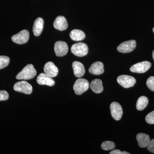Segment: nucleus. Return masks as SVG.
<instances>
[{"instance_id":"nucleus-1","label":"nucleus","mask_w":154,"mask_h":154,"mask_svg":"<svg viewBox=\"0 0 154 154\" xmlns=\"http://www.w3.org/2000/svg\"><path fill=\"white\" fill-rule=\"evenodd\" d=\"M36 75V69L32 64H28L17 75L18 80H30L33 79Z\"/></svg>"},{"instance_id":"nucleus-2","label":"nucleus","mask_w":154,"mask_h":154,"mask_svg":"<svg viewBox=\"0 0 154 154\" xmlns=\"http://www.w3.org/2000/svg\"><path fill=\"white\" fill-rule=\"evenodd\" d=\"M90 87L88 80L84 79H79L75 82L73 86L75 93L77 95H81L88 91Z\"/></svg>"},{"instance_id":"nucleus-3","label":"nucleus","mask_w":154,"mask_h":154,"mask_svg":"<svg viewBox=\"0 0 154 154\" xmlns=\"http://www.w3.org/2000/svg\"><path fill=\"white\" fill-rule=\"evenodd\" d=\"M71 50L75 55L79 57H82L88 54V47L85 43L79 42V43H75L73 45Z\"/></svg>"},{"instance_id":"nucleus-4","label":"nucleus","mask_w":154,"mask_h":154,"mask_svg":"<svg viewBox=\"0 0 154 154\" xmlns=\"http://www.w3.org/2000/svg\"><path fill=\"white\" fill-rule=\"evenodd\" d=\"M117 82L122 87L125 88H129L133 87L136 82L133 77L128 75H121L117 78Z\"/></svg>"},{"instance_id":"nucleus-5","label":"nucleus","mask_w":154,"mask_h":154,"mask_svg":"<svg viewBox=\"0 0 154 154\" xmlns=\"http://www.w3.org/2000/svg\"><path fill=\"white\" fill-rule=\"evenodd\" d=\"M14 90L17 92L23 93L25 94H30L32 92V87L26 81H21L15 84Z\"/></svg>"},{"instance_id":"nucleus-6","label":"nucleus","mask_w":154,"mask_h":154,"mask_svg":"<svg viewBox=\"0 0 154 154\" xmlns=\"http://www.w3.org/2000/svg\"><path fill=\"white\" fill-rule=\"evenodd\" d=\"M151 63L147 61L141 62L134 65L130 68V71L132 72L143 73L150 68Z\"/></svg>"},{"instance_id":"nucleus-7","label":"nucleus","mask_w":154,"mask_h":154,"mask_svg":"<svg viewBox=\"0 0 154 154\" xmlns=\"http://www.w3.org/2000/svg\"><path fill=\"white\" fill-rule=\"evenodd\" d=\"M29 36V31L27 30H23L12 36V40L17 44H24L28 41Z\"/></svg>"},{"instance_id":"nucleus-8","label":"nucleus","mask_w":154,"mask_h":154,"mask_svg":"<svg viewBox=\"0 0 154 154\" xmlns=\"http://www.w3.org/2000/svg\"><path fill=\"white\" fill-rule=\"evenodd\" d=\"M110 112L112 117L116 121L121 119L123 114L122 107L119 103L116 102H113L110 104Z\"/></svg>"},{"instance_id":"nucleus-9","label":"nucleus","mask_w":154,"mask_h":154,"mask_svg":"<svg viewBox=\"0 0 154 154\" xmlns=\"http://www.w3.org/2000/svg\"><path fill=\"white\" fill-rule=\"evenodd\" d=\"M136 47L135 40H131L124 42L117 47V49L119 52L122 53H127L131 52Z\"/></svg>"},{"instance_id":"nucleus-10","label":"nucleus","mask_w":154,"mask_h":154,"mask_svg":"<svg viewBox=\"0 0 154 154\" xmlns=\"http://www.w3.org/2000/svg\"><path fill=\"white\" fill-rule=\"evenodd\" d=\"M68 50V45L65 42L57 41L54 44V51L57 56L63 57L66 55Z\"/></svg>"},{"instance_id":"nucleus-11","label":"nucleus","mask_w":154,"mask_h":154,"mask_svg":"<svg viewBox=\"0 0 154 154\" xmlns=\"http://www.w3.org/2000/svg\"><path fill=\"white\" fill-rule=\"evenodd\" d=\"M44 71L48 76L54 78L57 75L58 69L52 62H48L45 65Z\"/></svg>"},{"instance_id":"nucleus-12","label":"nucleus","mask_w":154,"mask_h":154,"mask_svg":"<svg viewBox=\"0 0 154 154\" xmlns=\"http://www.w3.org/2000/svg\"><path fill=\"white\" fill-rule=\"evenodd\" d=\"M36 81L38 84L42 85H47L52 87L55 84V82L52 78L48 76L45 73H42L38 75Z\"/></svg>"},{"instance_id":"nucleus-13","label":"nucleus","mask_w":154,"mask_h":154,"mask_svg":"<svg viewBox=\"0 0 154 154\" xmlns=\"http://www.w3.org/2000/svg\"><path fill=\"white\" fill-rule=\"evenodd\" d=\"M53 25L55 29L60 31L66 30L68 26L67 21L63 16H59L57 17L54 22Z\"/></svg>"},{"instance_id":"nucleus-14","label":"nucleus","mask_w":154,"mask_h":154,"mask_svg":"<svg viewBox=\"0 0 154 154\" xmlns=\"http://www.w3.org/2000/svg\"><path fill=\"white\" fill-rule=\"evenodd\" d=\"M89 71L92 74L100 75L104 73V65L101 62H96L91 65L89 69Z\"/></svg>"},{"instance_id":"nucleus-15","label":"nucleus","mask_w":154,"mask_h":154,"mask_svg":"<svg viewBox=\"0 0 154 154\" xmlns=\"http://www.w3.org/2000/svg\"><path fill=\"white\" fill-rule=\"evenodd\" d=\"M44 26V20L42 18L38 17L35 20L33 24V32L35 36H39L42 32Z\"/></svg>"},{"instance_id":"nucleus-16","label":"nucleus","mask_w":154,"mask_h":154,"mask_svg":"<svg viewBox=\"0 0 154 154\" xmlns=\"http://www.w3.org/2000/svg\"><path fill=\"white\" fill-rule=\"evenodd\" d=\"M72 68L75 75L77 78H81L85 75V67L80 62H74L72 63Z\"/></svg>"},{"instance_id":"nucleus-17","label":"nucleus","mask_w":154,"mask_h":154,"mask_svg":"<svg viewBox=\"0 0 154 154\" xmlns=\"http://www.w3.org/2000/svg\"><path fill=\"white\" fill-rule=\"evenodd\" d=\"M138 145L141 148L147 147L150 141L148 135L144 133H139L136 136Z\"/></svg>"},{"instance_id":"nucleus-18","label":"nucleus","mask_w":154,"mask_h":154,"mask_svg":"<svg viewBox=\"0 0 154 154\" xmlns=\"http://www.w3.org/2000/svg\"><path fill=\"white\" fill-rule=\"evenodd\" d=\"M90 87L92 91L96 94H100L103 91L102 81L99 79H96L92 81Z\"/></svg>"},{"instance_id":"nucleus-19","label":"nucleus","mask_w":154,"mask_h":154,"mask_svg":"<svg viewBox=\"0 0 154 154\" xmlns=\"http://www.w3.org/2000/svg\"><path fill=\"white\" fill-rule=\"evenodd\" d=\"M70 37L74 41H82L85 38V34L82 30L75 29L70 33Z\"/></svg>"},{"instance_id":"nucleus-20","label":"nucleus","mask_w":154,"mask_h":154,"mask_svg":"<svg viewBox=\"0 0 154 154\" xmlns=\"http://www.w3.org/2000/svg\"><path fill=\"white\" fill-rule=\"evenodd\" d=\"M149 103V100L146 97L141 96L138 99L136 104V107L138 110H143L147 107Z\"/></svg>"},{"instance_id":"nucleus-21","label":"nucleus","mask_w":154,"mask_h":154,"mask_svg":"<svg viewBox=\"0 0 154 154\" xmlns=\"http://www.w3.org/2000/svg\"><path fill=\"white\" fill-rule=\"evenodd\" d=\"M101 147L104 150L109 151L115 148V144L113 142L106 141L102 143Z\"/></svg>"},{"instance_id":"nucleus-22","label":"nucleus","mask_w":154,"mask_h":154,"mask_svg":"<svg viewBox=\"0 0 154 154\" xmlns=\"http://www.w3.org/2000/svg\"><path fill=\"white\" fill-rule=\"evenodd\" d=\"M10 59L8 57L0 56V69L5 68L8 65Z\"/></svg>"},{"instance_id":"nucleus-23","label":"nucleus","mask_w":154,"mask_h":154,"mask_svg":"<svg viewBox=\"0 0 154 154\" xmlns=\"http://www.w3.org/2000/svg\"><path fill=\"white\" fill-rule=\"evenodd\" d=\"M145 120L149 124H154V110L146 115Z\"/></svg>"},{"instance_id":"nucleus-24","label":"nucleus","mask_w":154,"mask_h":154,"mask_svg":"<svg viewBox=\"0 0 154 154\" xmlns=\"http://www.w3.org/2000/svg\"><path fill=\"white\" fill-rule=\"evenodd\" d=\"M146 85L148 88L152 91L154 92V77L151 76L146 81Z\"/></svg>"},{"instance_id":"nucleus-25","label":"nucleus","mask_w":154,"mask_h":154,"mask_svg":"<svg viewBox=\"0 0 154 154\" xmlns=\"http://www.w3.org/2000/svg\"><path fill=\"white\" fill-rule=\"evenodd\" d=\"M9 98V94L5 91H0V101H5Z\"/></svg>"},{"instance_id":"nucleus-26","label":"nucleus","mask_w":154,"mask_h":154,"mask_svg":"<svg viewBox=\"0 0 154 154\" xmlns=\"http://www.w3.org/2000/svg\"><path fill=\"white\" fill-rule=\"evenodd\" d=\"M147 148L149 151L154 153V139H153L152 140L150 141Z\"/></svg>"},{"instance_id":"nucleus-27","label":"nucleus","mask_w":154,"mask_h":154,"mask_svg":"<svg viewBox=\"0 0 154 154\" xmlns=\"http://www.w3.org/2000/svg\"><path fill=\"white\" fill-rule=\"evenodd\" d=\"M110 154H122V152L120 150L115 149L109 153Z\"/></svg>"},{"instance_id":"nucleus-28","label":"nucleus","mask_w":154,"mask_h":154,"mask_svg":"<svg viewBox=\"0 0 154 154\" xmlns=\"http://www.w3.org/2000/svg\"><path fill=\"white\" fill-rule=\"evenodd\" d=\"M152 57L153 58V60H154V50L152 52Z\"/></svg>"},{"instance_id":"nucleus-29","label":"nucleus","mask_w":154,"mask_h":154,"mask_svg":"<svg viewBox=\"0 0 154 154\" xmlns=\"http://www.w3.org/2000/svg\"><path fill=\"white\" fill-rule=\"evenodd\" d=\"M153 32L154 33V28H153Z\"/></svg>"}]
</instances>
